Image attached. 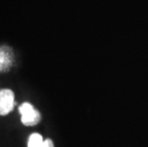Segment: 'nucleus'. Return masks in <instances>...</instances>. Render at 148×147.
<instances>
[{
  "mask_svg": "<svg viewBox=\"0 0 148 147\" xmlns=\"http://www.w3.org/2000/svg\"><path fill=\"white\" fill-rule=\"evenodd\" d=\"M19 113L21 115V121L26 126L36 125L41 120L40 113L32 104L24 102L19 106Z\"/></svg>",
  "mask_w": 148,
  "mask_h": 147,
  "instance_id": "nucleus-1",
  "label": "nucleus"
},
{
  "mask_svg": "<svg viewBox=\"0 0 148 147\" xmlns=\"http://www.w3.org/2000/svg\"><path fill=\"white\" fill-rule=\"evenodd\" d=\"M42 147H53V142H52V139H44V143Z\"/></svg>",
  "mask_w": 148,
  "mask_h": 147,
  "instance_id": "nucleus-5",
  "label": "nucleus"
},
{
  "mask_svg": "<svg viewBox=\"0 0 148 147\" xmlns=\"http://www.w3.org/2000/svg\"><path fill=\"white\" fill-rule=\"evenodd\" d=\"M14 106V94L10 89L0 91V116H6L12 111Z\"/></svg>",
  "mask_w": 148,
  "mask_h": 147,
  "instance_id": "nucleus-2",
  "label": "nucleus"
},
{
  "mask_svg": "<svg viewBox=\"0 0 148 147\" xmlns=\"http://www.w3.org/2000/svg\"><path fill=\"white\" fill-rule=\"evenodd\" d=\"M44 139L40 134L34 133L30 136L28 140V147H42Z\"/></svg>",
  "mask_w": 148,
  "mask_h": 147,
  "instance_id": "nucleus-4",
  "label": "nucleus"
},
{
  "mask_svg": "<svg viewBox=\"0 0 148 147\" xmlns=\"http://www.w3.org/2000/svg\"><path fill=\"white\" fill-rule=\"evenodd\" d=\"M12 63V52L9 47H0V72L7 71Z\"/></svg>",
  "mask_w": 148,
  "mask_h": 147,
  "instance_id": "nucleus-3",
  "label": "nucleus"
}]
</instances>
